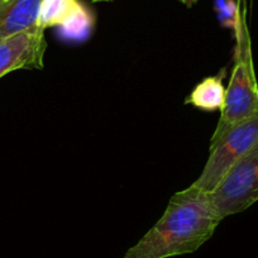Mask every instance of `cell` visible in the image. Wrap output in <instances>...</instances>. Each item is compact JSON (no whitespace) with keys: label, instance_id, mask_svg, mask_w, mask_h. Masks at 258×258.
I'll use <instances>...</instances> for the list:
<instances>
[{"label":"cell","instance_id":"cell-1","mask_svg":"<svg viewBox=\"0 0 258 258\" xmlns=\"http://www.w3.org/2000/svg\"><path fill=\"white\" fill-rule=\"evenodd\" d=\"M222 219L210 194L197 186L173 194L157 223L121 258H170L199 249Z\"/></svg>","mask_w":258,"mask_h":258},{"label":"cell","instance_id":"cell-6","mask_svg":"<svg viewBox=\"0 0 258 258\" xmlns=\"http://www.w3.org/2000/svg\"><path fill=\"white\" fill-rule=\"evenodd\" d=\"M42 0L0 2V42L38 26Z\"/></svg>","mask_w":258,"mask_h":258},{"label":"cell","instance_id":"cell-2","mask_svg":"<svg viewBox=\"0 0 258 258\" xmlns=\"http://www.w3.org/2000/svg\"><path fill=\"white\" fill-rule=\"evenodd\" d=\"M234 64L229 85L225 93L224 108L214 131L210 145L217 142L233 125L258 114V84L254 73L252 42L247 24L245 2L242 0V11L234 31Z\"/></svg>","mask_w":258,"mask_h":258},{"label":"cell","instance_id":"cell-11","mask_svg":"<svg viewBox=\"0 0 258 258\" xmlns=\"http://www.w3.org/2000/svg\"><path fill=\"white\" fill-rule=\"evenodd\" d=\"M180 2L182 4H185L186 7H188V8H190V7H192L194 4H197L199 0H180Z\"/></svg>","mask_w":258,"mask_h":258},{"label":"cell","instance_id":"cell-12","mask_svg":"<svg viewBox=\"0 0 258 258\" xmlns=\"http://www.w3.org/2000/svg\"><path fill=\"white\" fill-rule=\"evenodd\" d=\"M94 3H101V2H105V3H109V2H113V0H93Z\"/></svg>","mask_w":258,"mask_h":258},{"label":"cell","instance_id":"cell-7","mask_svg":"<svg viewBox=\"0 0 258 258\" xmlns=\"http://www.w3.org/2000/svg\"><path fill=\"white\" fill-rule=\"evenodd\" d=\"M223 74L205 78L202 83L195 86L185 103L205 111H222L224 108L227 93V89L223 84Z\"/></svg>","mask_w":258,"mask_h":258},{"label":"cell","instance_id":"cell-4","mask_svg":"<svg viewBox=\"0 0 258 258\" xmlns=\"http://www.w3.org/2000/svg\"><path fill=\"white\" fill-rule=\"evenodd\" d=\"M210 199L222 220L258 202V143L228 171Z\"/></svg>","mask_w":258,"mask_h":258},{"label":"cell","instance_id":"cell-5","mask_svg":"<svg viewBox=\"0 0 258 258\" xmlns=\"http://www.w3.org/2000/svg\"><path fill=\"white\" fill-rule=\"evenodd\" d=\"M47 42L38 26L0 42V79L18 70H42Z\"/></svg>","mask_w":258,"mask_h":258},{"label":"cell","instance_id":"cell-8","mask_svg":"<svg viewBox=\"0 0 258 258\" xmlns=\"http://www.w3.org/2000/svg\"><path fill=\"white\" fill-rule=\"evenodd\" d=\"M94 24H95V16L93 12L79 2L78 7L74 9L73 13L69 18L59 26L62 37L74 41H83L88 38L93 32Z\"/></svg>","mask_w":258,"mask_h":258},{"label":"cell","instance_id":"cell-9","mask_svg":"<svg viewBox=\"0 0 258 258\" xmlns=\"http://www.w3.org/2000/svg\"><path fill=\"white\" fill-rule=\"evenodd\" d=\"M79 0H42L38 27L42 29L59 27L78 7Z\"/></svg>","mask_w":258,"mask_h":258},{"label":"cell","instance_id":"cell-13","mask_svg":"<svg viewBox=\"0 0 258 258\" xmlns=\"http://www.w3.org/2000/svg\"><path fill=\"white\" fill-rule=\"evenodd\" d=\"M0 2H3V0H0Z\"/></svg>","mask_w":258,"mask_h":258},{"label":"cell","instance_id":"cell-10","mask_svg":"<svg viewBox=\"0 0 258 258\" xmlns=\"http://www.w3.org/2000/svg\"><path fill=\"white\" fill-rule=\"evenodd\" d=\"M214 11L219 23L234 31L242 11V0H215Z\"/></svg>","mask_w":258,"mask_h":258},{"label":"cell","instance_id":"cell-3","mask_svg":"<svg viewBox=\"0 0 258 258\" xmlns=\"http://www.w3.org/2000/svg\"><path fill=\"white\" fill-rule=\"evenodd\" d=\"M258 143V114L235 124L209 146V157L194 185L212 192L228 171Z\"/></svg>","mask_w":258,"mask_h":258}]
</instances>
